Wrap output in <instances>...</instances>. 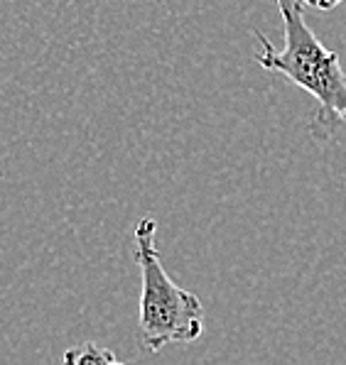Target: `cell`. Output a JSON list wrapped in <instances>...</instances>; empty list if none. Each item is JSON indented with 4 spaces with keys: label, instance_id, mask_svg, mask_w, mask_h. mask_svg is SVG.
Returning a JSON list of instances; mask_svg holds the SVG:
<instances>
[{
    "label": "cell",
    "instance_id": "6da1fadb",
    "mask_svg": "<svg viewBox=\"0 0 346 365\" xmlns=\"http://www.w3.org/2000/svg\"><path fill=\"white\" fill-rule=\"evenodd\" d=\"M285 27V49L278 52L268 37L253 32L258 42L255 61L265 71H278L288 76L295 86L317 101V120H329V133L346 123V74L339 54L327 49L302 18L300 0H275Z\"/></svg>",
    "mask_w": 346,
    "mask_h": 365
},
{
    "label": "cell",
    "instance_id": "7a4b0ae2",
    "mask_svg": "<svg viewBox=\"0 0 346 365\" xmlns=\"http://www.w3.org/2000/svg\"><path fill=\"white\" fill-rule=\"evenodd\" d=\"M155 218L145 216L136 226V262L141 267V341L150 353L170 344H192L202 336L204 307L194 292L180 287L167 274L155 248Z\"/></svg>",
    "mask_w": 346,
    "mask_h": 365
},
{
    "label": "cell",
    "instance_id": "3957f363",
    "mask_svg": "<svg viewBox=\"0 0 346 365\" xmlns=\"http://www.w3.org/2000/svg\"><path fill=\"white\" fill-rule=\"evenodd\" d=\"M64 365H126L113 356V351L96 344H81L64 351Z\"/></svg>",
    "mask_w": 346,
    "mask_h": 365
},
{
    "label": "cell",
    "instance_id": "277c9868",
    "mask_svg": "<svg viewBox=\"0 0 346 365\" xmlns=\"http://www.w3.org/2000/svg\"><path fill=\"white\" fill-rule=\"evenodd\" d=\"M307 8H315V10H334L342 0H300Z\"/></svg>",
    "mask_w": 346,
    "mask_h": 365
}]
</instances>
